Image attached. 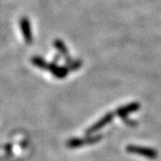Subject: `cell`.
I'll return each mask as SVG.
<instances>
[{"mask_svg": "<svg viewBox=\"0 0 161 161\" xmlns=\"http://www.w3.org/2000/svg\"><path fill=\"white\" fill-rule=\"evenodd\" d=\"M102 139V135L98 134L96 136H87L84 138H72L67 142V147L70 149H77L85 145L95 144L100 142Z\"/></svg>", "mask_w": 161, "mask_h": 161, "instance_id": "cell-1", "label": "cell"}, {"mask_svg": "<svg viewBox=\"0 0 161 161\" xmlns=\"http://www.w3.org/2000/svg\"><path fill=\"white\" fill-rule=\"evenodd\" d=\"M126 150L129 153L142 156L144 158H147L150 159H156L158 156V151L154 149L147 148L143 146H138V145H128L126 147Z\"/></svg>", "mask_w": 161, "mask_h": 161, "instance_id": "cell-2", "label": "cell"}, {"mask_svg": "<svg viewBox=\"0 0 161 161\" xmlns=\"http://www.w3.org/2000/svg\"><path fill=\"white\" fill-rule=\"evenodd\" d=\"M114 114L113 113H107L106 115H103L100 119L98 121H97L96 123H94L92 125V126L89 127L86 130V134L87 135H90V134H92L94 132H97L98 131H99L100 129H102L104 127L106 126L107 125H108L109 123L112 122L113 118H114Z\"/></svg>", "mask_w": 161, "mask_h": 161, "instance_id": "cell-3", "label": "cell"}, {"mask_svg": "<svg viewBox=\"0 0 161 161\" xmlns=\"http://www.w3.org/2000/svg\"><path fill=\"white\" fill-rule=\"evenodd\" d=\"M20 28L21 31L23 34L24 42L26 44H31L33 41V34H32V31H31V26L30 23L29 19L27 17H22L20 20Z\"/></svg>", "mask_w": 161, "mask_h": 161, "instance_id": "cell-4", "label": "cell"}, {"mask_svg": "<svg viewBox=\"0 0 161 161\" xmlns=\"http://www.w3.org/2000/svg\"><path fill=\"white\" fill-rule=\"evenodd\" d=\"M47 71H49L52 75H54L56 78H58V79L65 78L68 75V73L70 72L69 69L65 65L64 66H59V65H58V64L55 63V62L48 64Z\"/></svg>", "mask_w": 161, "mask_h": 161, "instance_id": "cell-5", "label": "cell"}, {"mask_svg": "<svg viewBox=\"0 0 161 161\" xmlns=\"http://www.w3.org/2000/svg\"><path fill=\"white\" fill-rule=\"evenodd\" d=\"M141 108V105L138 103V102H132V103L128 104V105H125V106H122L119 108L115 110V114L120 116L122 119L127 117V115H130L131 113H133V112H136L137 110Z\"/></svg>", "mask_w": 161, "mask_h": 161, "instance_id": "cell-6", "label": "cell"}, {"mask_svg": "<svg viewBox=\"0 0 161 161\" xmlns=\"http://www.w3.org/2000/svg\"><path fill=\"white\" fill-rule=\"evenodd\" d=\"M82 65V62L80 59H73L69 58H65V66L69 69V71H77Z\"/></svg>", "mask_w": 161, "mask_h": 161, "instance_id": "cell-7", "label": "cell"}, {"mask_svg": "<svg viewBox=\"0 0 161 161\" xmlns=\"http://www.w3.org/2000/svg\"><path fill=\"white\" fill-rule=\"evenodd\" d=\"M54 47L58 49V51L60 53V55L64 56L65 58H69V50L62 40L57 39L54 41Z\"/></svg>", "mask_w": 161, "mask_h": 161, "instance_id": "cell-8", "label": "cell"}, {"mask_svg": "<svg viewBox=\"0 0 161 161\" xmlns=\"http://www.w3.org/2000/svg\"><path fill=\"white\" fill-rule=\"evenodd\" d=\"M31 63L33 64L36 67H38L41 70H47L48 64H49L47 63V61L44 58H42L41 57H38V56L31 58Z\"/></svg>", "mask_w": 161, "mask_h": 161, "instance_id": "cell-9", "label": "cell"}]
</instances>
